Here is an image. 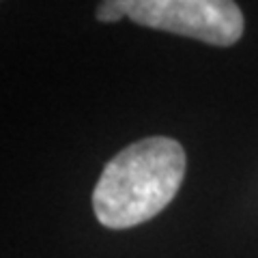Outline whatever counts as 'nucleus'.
I'll return each instance as SVG.
<instances>
[{
    "label": "nucleus",
    "instance_id": "obj_1",
    "mask_svg": "<svg viewBox=\"0 0 258 258\" xmlns=\"http://www.w3.org/2000/svg\"><path fill=\"white\" fill-rule=\"evenodd\" d=\"M185 176V151L176 140L153 136L110 159L93 191L95 215L114 230L153 220L170 205Z\"/></svg>",
    "mask_w": 258,
    "mask_h": 258
},
{
    "label": "nucleus",
    "instance_id": "obj_2",
    "mask_svg": "<svg viewBox=\"0 0 258 258\" xmlns=\"http://www.w3.org/2000/svg\"><path fill=\"white\" fill-rule=\"evenodd\" d=\"M127 15L155 30L228 47L243 35V13L235 0H127Z\"/></svg>",
    "mask_w": 258,
    "mask_h": 258
},
{
    "label": "nucleus",
    "instance_id": "obj_3",
    "mask_svg": "<svg viewBox=\"0 0 258 258\" xmlns=\"http://www.w3.org/2000/svg\"><path fill=\"white\" fill-rule=\"evenodd\" d=\"M127 13V0H101V5L97 7V20L99 22H118Z\"/></svg>",
    "mask_w": 258,
    "mask_h": 258
}]
</instances>
